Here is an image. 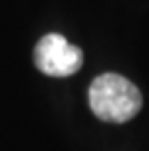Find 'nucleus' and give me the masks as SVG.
Segmentation results:
<instances>
[{
	"mask_svg": "<svg viewBox=\"0 0 149 151\" xmlns=\"http://www.w3.org/2000/svg\"><path fill=\"white\" fill-rule=\"evenodd\" d=\"M141 93L120 74H103L89 87V107L105 122H126L141 111Z\"/></svg>",
	"mask_w": 149,
	"mask_h": 151,
	"instance_id": "nucleus-1",
	"label": "nucleus"
},
{
	"mask_svg": "<svg viewBox=\"0 0 149 151\" xmlns=\"http://www.w3.org/2000/svg\"><path fill=\"white\" fill-rule=\"evenodd\" d=\"M83 64V52L79 47L68 43L60 33H48L35 47V66L43 74L54 78L72 76Z\"/></svg>",
	"mask_w": 149,
	"mask_h": 151,
	"instance_id": "nucleus-2",
	"label": "nucleus"
}]
</instances>
